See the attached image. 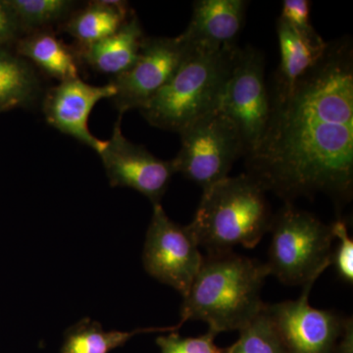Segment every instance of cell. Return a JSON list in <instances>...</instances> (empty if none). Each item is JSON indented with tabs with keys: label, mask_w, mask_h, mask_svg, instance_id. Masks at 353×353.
I'll return each instance as SVG.
<instances>
[{
	"label": "cell",
	"mask_w": 353,
	"mask_h": 353,
	"mask_svg": "<svg viewBox=\"0 0 353 353\" xmlns=\"http://www.w3.org/2000/svg\"><path fill=\"white\" fill-rule=\"evenodd\" d=\"M145 39L139 18L132 13L117 32L95 43L79 44L75 52L95 71L116 77L134 64Z\"/></svg>",
	"instance_id": "obj_14"
},
{
	"label": "cell",
	"mask_w": 353,
	"mask_h": 353,
	"mask_svg": "<svg viewBox=\"0 0 353 353\" xmlns=\"http://www.w3.org/2000/svg\"><path fill=\"white\" fill-rule=\"evenodd\" d=\"M11 109L12 108H9V106L0 104V113L6 112V111L11 110Z\"/></svg>",
	"instance_id": "obj_27"
},
{
	"label": "cell",
	"mask_w": 353,
	"mask_h": 353,
	"mask_svg": "<svg viewBox=\"0 0 353 353\" xmlns=\"http://www.w3.org/2000/svg\"><path fill=\"white\" fill-rule=\"evenodd\" d=\"M190 46L173 78L139 109L158 129L180 134L196 121L219 110L240 48L236 44L218 50Z\"/></svg>",
	"instance_id": "obj_3"
},
{
	"label": "cell",
	"mask_w": 353,
	"mask_h": 353,
	"mask_svg": "<svg viewBox=\"0 0 353 353\" xmlns=\"http://www.w3.org/2000/svg\"><path fill=\"white\" fill-rule=\"evenodd\" d=\"M269 273L288 285L313 284L332 264L334 240L331 225L312 213L285 203L273 215Z\"/></svg>",
	"instance_id": "obj_5"
},
{
	"label": "cell",
	"mask_w": 353,
	"mask_h": 353,
	"mask_svg": "<svg viewBox=\"0 0 353 353\" xmlns=\"http://www.w3.org/2000/svg\"><path fill=\"white\" fill-rule=\"evenodd\" d=\"M281 62L276 74L274 90H289L324 54L328 43L313 41L306 39L290 27L284 20L279 18L277 23Z\"/></svg>",
	"instance_id": "obj_15"
},
{
	"label": "cell",
	"mask_w": 353,
	"mask_h": 353,
	"mask_svg": "<svg viewBox=\"0 0 353 353\" xmlns=\"http://www.w3.org/2000/svg\"><path fill=\"white\" fill-rule=\"evenodd\" d=\"M199 248L188 226L173 222L161 203L153 205L143 254V266L152 277L185 297L203 262Z\"/></svg>",
	"instance_id": "obj_8"
},
{
	"label": "cell",
	"mask_w": 353,
	"mask_h": 353,
	"mask_svg": "<svg viewBox=\"0 0 353 353\" xmlns=\"http://www.w3.org/2000/svg\"><path fill=\"white\" fill-rule=\"evenodd\" d=\"M240 333L239 340L227 347V353H287L264 306L252 321L240 330Z\"/></svg>",
	"instance_id": "obj_21"
},
{
	"label": "cell",
	"mask_w": 353,
	"mask_h": 353,
	"mask_svg": "<svg viewBox=\"0 0 353 353\" xmlns=\"http://www.w3.org/2000/svg\"><path fill=\"white\" fill-rule=\"evenodd\" d=\"M116 88L112 83L92 85L80 78L60 82L46 92L43 112L46 122L65 134L99 153L105 145L88 128V119L97 102L113 99Z\"/></svg>",
	"instance_id": "obj_12"
},
{
	"label": "cell",
	"mask_w": 353,
	"mask_h": 353,
	"mask_svg": "<svg viewBox=\"0 0 353 353\" xmlns=\"http://www.w3.org/2000/svg\"><path fill=\"white\" fill-rule=\"evenodd\" d=\"M263 54L252 46L240 48L221 99L219 110L240 134L245 158L256 150L270 115Z\"/></svg>",
	"instance_id": "obj_7"
},
{
	"label": "cell",
	"mask_w": 353,
	"mask_h": 353,
	"mask_svg": "<svg viewBox=\"0 0 353 353\" xmlns=\"http://www.w3.org/2000/svg\"><path fill=\"white\" fill-rule=\"evenodd\" d=\"M181 150L173 159L176 173L205 192L229 176L234 162L245 157L240 134L220 111L208 114L180 132Z\"/></svg>",
	"instance_id": "obj_6"
},
{
	"label": "cell",
	"mask_w": 353,
	"mask_h": 353,
	"mask_svg": "<svg viewBox=\"0 0 353 353\" xmlns=\"http://www.w3.org/2000/svg\"><path fill=\"white\" fill-rule=\"evenodd\" d=\"M334 353H353V320L352 318H345L343 332Z\"/></svg>",
	"instance_id": "obj_26"
},
{
	"label": "cell",
	"mask_w": 353,
	"mask_h": 353,
	"mask_svg": "<svg viewBox=\"0 0 353 353\" xmlns=\"http://www.w3.org/2000/svg\"><path fill=\"white\" fill-rule=\"evenodd\" d=\"M22 32L19 21L16 17L7 0H0V48L18 41Z\"/></svg>",
	"instance_id": "obj_25"
},
{
	"label": "cell",
	"mask_w": 353,
	"mask_h": 353,
	"mask_svg": "<svg viewBox=\"0 0 353 353\" xmlns=\"http://www.w3.org/2000/svg\"><path fill=\"white\" fill-rule=\"evenodd\" d=\"M121 120L122 116L99 153L111 187L131 188L148 197L153 205L160 203L176 174L173 159H159L145 146L132 143L123 134Z\"/></svg>",
	"instance_id": "obj_10"
},
{
	"label": "cell",
	"mask_w": 353,
	"mask_h": 353,
	"mask_svg": "<svg viewBox=\"0 0 353 353\" xmlns=\"http://www.w3.org/2000/svg\"><path fill=\"white\" fill-rule=\"evenodd\" d=\"M334 240H339L336 250L332 254V264L341 280L347 284L353 283V241L348 234L347 224L343 220L331 224Z\"/></svg>",
	"instance_id": "obj_23"
},
{
	"label": "cell",
	"mask_w": 353,
	"mask_h": 353,
	"mask_svg": "<svg viewBox=\"0 0 353 353\" xmlns=\"http://www.w3.org/2000/svg\"><path fill=\"white\" fill-rule=\"evenodd\" d=\"M16 53L30 60L59 82L79 78L78 57L48 30L31 32L18 39Z\"/></svg>",
	"instance_id": "obj_16"
},
{
	"label": "cell",
	"mask_w": 353,
	"mask_h": 353,
	"mask_svg": "<svg viewBox=\"0 0 353 353\" xmlns=\"http://www.w3.org/2000/svg\"><path fill=\"white\" fill-rule=\"evenodd\" d=\"M245 0H197L182 36L192 46L208 48L234 46L245 22Z\"/></svg>",
	"instance_id": "obj_13"
},
{
	"label": "cell",
	"mask_w": 353,
	"mask_h": 353,
	"mask_svg": "<svg viewBox=\"0 0 353 353\" xmlns=\"http://www.w3.org/2000/svg\"><path fill=\"white\" fill-rule=\"evenodd\" d=\"M19 21L23 32L41 31L73 13L75 2L70 0H7Z\"/></svg>",
	"instance_id": "obj_20"
},
{
	"label": "cell",
	"mask_w": 353,
	"mask_h": 353,
	"mask_svg": "<svg viewBox=\"0 0 353 353\" xmlns=\"http://www.w3.org/2000/svg\"><path fill=\"white\" fill-rule=\"evenodd\" d=\"M266 129L246 173L292 203L324 194L336 208L353 194V48L345 38L289 90H273Z\"/></svg>",
	"instance_id": "obj_1"
},
{
	"label": "cell",
	"mask_w": 353,
	"mask_h": 353,
	"mask_svg": "<svg viewBox=\"0 0 353 353\" xmlns=\"http://www.w3.org/2000/svg\"><path fill=\"white\" fill-rule=\"evenodd\" d=\"M266 264L233 252L213 253L203 262L181 307V324L208 323L215 334L243 329L263 309Z\"/></svg>",
	"instance_id": "obj_2"
},
{
	"label": "cell",
	"mask_w": 353,
	"mask_h": 353,
	"mask_svg": "<svg viewBox=\"0 0 353 353\" xmlns=\"http://www.w3.org/2000/svg\"><path fill=\"white\" fill-rule=\"evenodd\" d=\"M311 2L308 0H284L280 19L284 20L301 36L313 41H323L310 21Z\"/></svg>",
	"instance_id": "obj_24"
},
{
	"label": "cell",
	"mask_w": 353,
	"mask_h": 353,
	"mask_svg": "<svg viewBox=\"0 0 353 353\" xmlns=\"http://www.w3.org/2000/svg\"><path fill=\"white\" fill-rule=\"evenodd\" d=\"M216 336L217 334L208 331L197 338H182L172 332L168 336H158L157 343L161 353H227V347L215 345Z\"/></svg>",
	"instance_id": "obj_22"
},
{
	"label": "cell",
	"mask_w": 353,
	"mask_h": 353,
	"mask_svg": "<svg viewBox=\"0 0 353 353\" xmlns=\"http://www.w3.org/2000/svg\"><path fill=\"white\" fill-rule=\"evenodd\" d=\"M182 324L169 328L137 329L132 332L110 331L102 329L99 322L85 318L71 327L65 334L61 353H109L123 347L136 334L154 332H174Z\"/></svg>",
	"instance_id": "obj_19"
},
{
	"label": "cell",
	"mask_w": 353,
	"mask_h": 353,
	"mask_svg": "<svg viewBox=\"0 0 353 353\" xmlns=\"http://www.w3.org/2000/svg\"><path fill=\"white\" fill-rule=\"evenodd\" d=\"M313 284L304 285L296 301L265 304L287 353H334L345 318L309 303Z\"/></svg>",
	"instance_id": "obj_11"
},
{
	"label": "cell",
	"mask_w": 353,
	"mask_h": 353,
	"mask_svg": "<svg viewBox=\"0 0 353 353\" xmlns=\"http://www.w3.org/2000/svg\"><path fill=\"white\" fill-rule=\"evenodd\" d=\"M41 90L31 63L17 53L0 48V104L10 108L30 105Z\"/></svg>",
	"instance_id": "obj_18"
},
{
	"label": "cell",
	"mask_w": 353,
	"mask_h": 353,
	"mask_svg": "<svg viewBox=\"0 0 353 353\" xmlns=\"http://www.w3.org/2000/svg\"><path fill=\"white\" fill-rule=\"evenodd\" d=\"M266 190L248 173L228 176L202 192L194 220L188 225L208 254L233 252L236 245L255 248L270 231Z\"/></svg>",
	"instance_id": "obj_4"
},
{
	"label": "cell",
	"mask_w": 353,
	"mask_h": 353,
	"mask_svg": "<svg viewBox=\"0 0 353 353\" xmlns=\"http://www.w3.org/2000/svg\"><path fill=\"white\" fill-rule=\"evenodd\" d=\"M190 48L182 34L176 38H146L131 68L114 77V105L119 116L141 109L173 78Z\"/></svg>",
	"instance_id": "obj_9"
},
{
	"label": "cell",
	"mask_w": 353,
	"mask_h": 353,
	"mask_svg": "<svg viewBox=\"0 0 353 353\" xmlns=\"http://www.w3.org/2000/svg\"><path fill=\"white\" fill-rule=\"evenodd\" d=\"M129 18L127 2L97 0L72 13L65 21L63 28L79 44H90L111 36Z\"/></svg>",
	"instance_id": "obj_17"
}]
</instances>
